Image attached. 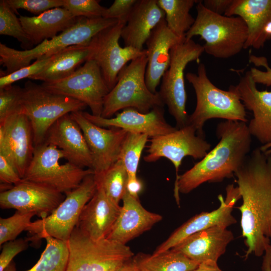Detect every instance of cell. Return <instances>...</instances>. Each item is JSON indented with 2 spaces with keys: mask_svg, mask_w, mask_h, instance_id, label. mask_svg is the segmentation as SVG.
I'll return each instance as SVG.
<instances>
[{
  "mask_svg": "<svg viewBox=\"0 0 271 271\" xmlns=\"http://www.w3.org/2000/svg\"><path fill=\"white\" fill-rule=\"evenodd\" d=\"M234 175L242 199L238 209L247 248L244 257L261 256L271 238V155L255 149Z\"/></svg>",
  "mask_w": 271,
  "mask_h": 271,
  "instance_id": "cell-1",
  "label": "cell"
},
{
  "mask_svg": "<svg viewBox=\"0 0 271 271\" xmlns=\"http://www.w3.org/2000/svg\"><path fill=\"white\" fill-rule=\"evenodd\" d=\"M219 141L191 169L179 175L174 197L180 205L179 193L187 194L205 182L217 183L234 176L249 153L251 135L246 122L224 120L216 127Z\"/></svg>",
  "mask_w": 271,
  "mask_h": 271,
  "instance_id": "cell-2",
  "label": "cell"
},
{
  "mask_svg": "<svg viewBox=\"0 0 271 271\" xmlns=\"http://www.w3.org/2000/svg\"><path fill=\"white\" fill-rule=\"evenodd\" d=\"M186 78L192 85L196 96V105L189 115L188 124L193 126L197 135L205 137L203 126L212 118L246 122L245 108L234 85L223 90L214 85L207 76L205 66L200 63L197 73L188 72Z\"/></svg>",
  "mask_w": 271,
  "mask_h": 271,
  "instance_id": "cell-3",
  "label": "cell"
},
{
  "mask_svg": "<svg viewBox=\"0 0 271 271\" xmlns=\"http://www.w3.org/2000/svg\"><path fill=\"white\" fill-rule=\"evenodd\" d=\"M117 23L116 19L103 17H78L73 26L30 50H18L0 43V63L6 68L2 76L30 65L32 60L51 57L69 46L88 45L96 34Z\"/></svg>",
  "mask_w": 271,
  "mask_h": 271,
  "instance_id": "cell-4",
  "label": "cell"
},
{
  "mask_svg": "<svg viewBox=\"0 0 271 271\" xmlns=\"http://www.w3.org/2000/svg\"><path fill=\"white\" fill-rule=\"evenodd\" d=\"M196 8L197 16L185 40L200 36L205 42L204 52L218 59L229 58L244 49L248 29L242 18L213 13L204 6L202 1H198Z\"/></svg>",
  "mask_w": 271,
  "mask_h": 271,
  "instance_id": "cell-5",
  "label": "cell"
},
{
  "mask_svg": "<svg viewBox=\"0 0 271 271\" xmlns=\"http://www.w3.org/2000/svg\"><path fill=\"white\" fill-rule=\"evenodd\" d=\"M147 54L133 60L119 72L116 83L105 97L100 116L109 118L120 110L133 108L147 113L164 107L158 91L154 93L146 82Z\"/></svg>",
  "mask_w": 271,
  "mask_h": 271,
  "instance_id": "cell-6",
  "label": "cell"
},
{
  "mask_svg": "<svg viewBox=\"0 0 271 271\" xmlns=\"http://www.w3.org/2000/svg\"><path fill=\"white\" fill-rule=\"evenodd\" d=\"M66 271H118L133 257L130 247L107 238L93 239L76 227L67 241Z\"/></svg>",
  "mask_w": 271,
  "mask_h": 271,
  "instance_id": "cell-7",
  "label": "cell"
},
{
  "mask_svg": "<svg viewBox=\"0 0 271 271\" xmlns=\"http://www.w3.org/2000/svg\"><path fill=\"white\" fill-rule=\"evenodd\" d=\"M87 105L73 98L49 91L41 84L27 81L23 87L22 112L29 119L35 147L42 144L54 123L63 116L83 111Z\"/></svg>",
  "mask_w": 271,
  "mask_h": 271,
  "instance_id": "cell-8",
  "label": "cell"
},
{
  "mask_svg": "<svg viewBox=\"0 0 271 271\" xmlns=\"http://www.w3.org/2000/svg\"><path fill=\"white\" fill-rule=\"evenodd\" d=\"M94 174L86 176L78 187L66 194L63 201L49 215L32 221L26 230L33 235L28 237L30 241L37 242L45 236L68 240L83 207L97 190Z\"/></svg>",
  "mask_w": 271,
  "mask_h": 271,
  "instance_id": "cell-9",
  "label": "cell"
},
{
  "mask_svg": "<svg viewBox=\"0 0 271 271\" xmlns=\"http://www.w3.org/2000/svg\"><path fill=\"white\" fill-rule=\"evenodd\" d=\"M204 52L203 46L192 39L184 40L170 51V63L161 80L158 93L164 105L176 122L178 129L188 125L189 115L186 109L187 93L184 71L190 62H200Z\"/></svg>",
  "mask_w": 271,
  "mask_h": 271,
  "instance_id": "cell-10",
  "label": "cell"
},
{
  "mask_svg": "<svg viewBox=\"0 0 271 271\" xmlns=\"http://www.w3.org/2000/svg\"><path fill=\"white\" fill-rule=\"evenodd\" d=\"M65 158L56 147L46 143L35 147L33 157L24 180L37 183L65 195L79 186L88 175L94 174L92 169L80 168L69 162L61 164Z\"/></svg>",
  "mask_w": 271,
  "mask_h": 271,
  "instance_id": "cell-11",
  "label": "cell"
},
{
  "mask_svg": "<svg viewBox=\"0 0 271 271\" xmlns=\"http://www.w3.org/2000/svg\"><path fill=\"white\" fill-rule=\"evenodd\" d=\"M52 92L67 96L85 103L91 114L100 116L109 89L97 63L87 60L70 76L41 84Z\"/></svg>",
  "mask_w": 271,
  "mask_h": 271,
  "instance_id": "cell-12",
  "label": "cell"
},
{
  "mask_svg": "<svg viewBox=\"0 0 271 271\" xmlns=\"http://www.w3.org/2000/svg\"><path fill=\"white\" fill-rule=\"evenodd\" d=\"M124 26L118 22L101 30L89 44L87 60H93L98 65L109 90L115 86L119 72L128 62L147 54L146 49L140 50L131 47H122L119 45Z\"/></svg>",
  "mask_w": 271,
  "mask_h": 271,
  "instance_id": "cell-13",
  "label": "cell"
},
{
  "mask_svg": "<svg viewBox=\"0 0 271 271\" xmlns=\"http://www.w3.org/2000/svg\"><path fill=\"white\" fill-rule=\"evenodd\" d=\"M144 160L156 162L162 158L169 160L176 170L174 187L179 177L178 171L183 159L190 156L195 160L203 159L211 145L205 137L197 135L195 128L188 124L168 134L152 138Z\"/></svg>",
  "mask_w": 271,
  "mask_h": 271,
  "instance_id": "cell-14",
  "label": "cell"
},
{
  "mask_svg": "<svg viewBox=\"0 0 271 271\" xmlns=\"http://www.w3.org/2000/svg\"><path fill=\"white\" fill-rule=\"evenodd\" d=\"M80 126L91 152L94 174L107 170L118 160L121 147L126 135L124 129L99 126L78 111L70 113Z\"/></svg>",
  "mask_w": 271,
  "mask_h": 271,
  "instance_id": "cell-15",
  "label": "cell"
},
{
  "mask_svg": "<svg viewBox=\"0 0 271 271\" xmlns=\"http://www.w3.org/2000/svg\"><path fill=\"white\" fill-rule=\"evenodd\" d=\"M224 199L221 195L218 197L220 205L211 212H202L196 215L177 228L153 254H157L170 250L191 235L208 228L221 226L227 228L236 223L232 214L233 207L241 195L238 187L233 184L226 188Z\"/></svg>",
  "mask_w": 271,
  "mask_h": 271,
  "instance_id": "cell-16",
  "label": "cell"
},
{
  "mask_svg": "<svg viewBox=\"0 0 271 271\" xmlns=\"http://www.w3.org/2000/svg\"><path fill=\"white\" fill-rule=\"evenodd\" d=\"M35 148L32 126L24 113H16L0 123V152L9 157L22 179Z\"/></svg>",
  "mask_w": 271,
  "mask_h": 271,
  "instance_id": "cell-17",
  "label": "cell"
},
{
  "mask_svg": "<svg viewBox=\"0 0 271 271\" xmlns=\"http://www.w3.org/2000/svg\"><path fill=\"white\" fill-rule=\"evenodd\" d=\"M65 195L46 186L24 180L1 192L0 207L34 212L43 218L63 201Z\"/></svg>",
  "mask_w": 271,
  "mask_h": 271,
  "instance_id": "cell-18",
  "label": "cell"
},
{
  "mask_svg": "<svg viewBox=\"0 0 271 271\" xmlns=\"http://www.w3.org/2000/svg\"><path fill=\"white\" fill-rule=\"evenodd\" d=\"M82 114L94 124L102 127L119 128L129 132L146 134L152 138L165 135L177 130L164 117L163 107H157L147 113L127 108L112 118L94 116L86 111Z\"/></svg>",
  "mask_w": 271,
  "mask_h": 271,
  "instance_id": "cell-19",
  "label": "cell"
},
{
  "mask_svg": "<svg viewBox=\"0 0 271 271\" xmlns=\"http://www.w3.org/2000/svg\"><path fill=\"white\" fill-rule=\"evenodd\" d=\"M235 87L245 108L253 113L247 125L250 134L262 145L271 143V91L258 90L249 70Z\"/></svg>",
  "mask_w": 271,
  "mask_h": 271,
  "instance_id": "cell-20",
  "label": "cell"
},
{
  "mask_svg": "<svg viewBox=\"0 0 271 271\" xmlns=\"http://www.w3.org/2000/svg\"><path fill=\"white\" fill-rule=\"evenodd\" d=\"M43 143L60 149L68 162L93 169L92 157L81 129L70 113L56 121L48 131Z\"/></svg>",
  "mask_w": 271,
  "mask_h": 271,
  "instance_id": "cell-21",
  "label": "cell"
},
{
  "mask_svg": "<svg viewBox=\"0 0 271 271\" xmlns=\"http://www.w3.org/2000/svg\"><path fill=\"white\" fill-rule=\"evenodd\" d=\"M122 200L123 205L106 238L126 244L150 229L162 219V216L146 209L139 198L130 195L127 191Z\"/></svg>",
  "mask_w": 271,
  "mask_h": 271,
  "instance_id": "cell-22",
  "label": "cell"
},
{
  "mask_svg": "<svg viewBox=\"0 0 271 271\" xmlns=\"http://www.w3.org/2000/svg\"><path fill=\"white\" fill-rule=\"evenodd\" d=\"M183 41L168 28L165 19L152 32L145 44L147 58L146 82L152 93L158 92L157 88L169 68L171 49Z\"/></svg>",
  "mask_w": 271,
  "mask_h": 271,
  "instance_id": "cell-23",
  "label": "cell"
},
{
  "mask_svg": "<svg viewBox=\"0 0 271 271\" xmlns=\"http://www.w3.org/2000/svg\"><path fill=\"white\" fill-rule=\"evenodd\" d=\"M233 239V233L226 227L215 226L191 235L171 249L199 264L217 261Z\"/></svg>",
  "mask_w": 271,
  "mask_h": 271,
  "instance_id": "cell-24",
  "label": "cell"
},
{
  "mask_svg": "<svg viewBox=\"0 0 271 271\" xmlns=\"http://www.w3.org/2000/svg\"><path fill=\"white\" fill-rule=\"evenodd\" d=\"M121 206L112 201L97 186L91 199L83 207L77 227L94 239L106 237L115 222Z\"/></svg>",
  "mask_w": 271,
  "mask_h": 271,
  "instance_id": "cell-25",
  "label": "cell"
},
{
  "mask_svg": "<svg viewBox=\"0 0 271 271\" xmlns=\"http://www.w3.org/2000/svg\"><path fill=\"white\" fill-rule=\"evenodd\" d=\"M165 18L157 0H137L121 31L125 46L144 49L152 32Z\"/></svg>",
  "mask_w": 271,
  "mask_h": 271,
  "instance_id": "cell-26",
  "label": "cell"
},
{
  "mask_svg": "<svg viewBox=\"0 0 271 271\" xmlns=\"http://www.w3.org/2000/svg\"><path fill=\"white\" fill-rule=\"evenodd\" d=\"M242 18L248 29L244 49H259L267 41L263 30L271 22V0H233L224 16Z\"/></svg>",
  "mask_w": 271,
  "mask_h": 271,
  "instance_id": "cell-27",
  "label": "cell"
},
{
  "mask_svg": "<svg viewBox=\"0 0 271 271\" xmlns=\"http://www.w3.org/2000/svg\"><path fill=\"white\" fill-rule=\"evenodd\" d=\"M22 26L34 45L52 39L73 26L78 18L63 7L50 9L36 16L19 17Z\"/></svg>",
  "mask_w": 271,
  "mask_h": 271,
  "instance_id": "cell-28",
  "label": "cell"
},
{
  "mask_svg": "<svg viewBox=\"0 0 271 271\" xmlns=\"http://www.w3.org/2000/svg\"><path fill=\"white\" fill-rule=\"evenodd\" d=\"M89 54V44L69 46L52 56L45 68L29 79L44 82L65 78L73 73L81 64L85 63Z\"/></svg>",
  "mask_w": 271,
  "mask_h": 271,
  "instance_id": "cell-29",
  "label": "cell"
},
{
  "mask_svg": "<svg viewBox=\"0 0 271 271\" xmlns=\"http://www.w3.org/2000/svg\"><path fill=\"white\" fill-rule=\"evenodd\" d=\"M133 259L142 271H192L200 264L171 249L157 254L140 253Z\"/></svg>",
  "mask_w": 271,
  "mask_h": 271,
  "instance_id": "cell-30",
  "label": "cell"
},
{
  "mask_svg": "<svg viewBox=\"0 0 271 271\" xmlns=\"http://www.w3.org/2000/svg\"><path fill=\"white\" fill-rule=\"evenodd\" d=\"M197 0H157L164 11L168 28L179 39L184 40L195 19L190 14Z\"/></svg>",
  "mask_w": 271,
  "mask_h": 271,
  "instance_id": "cell-31",
  "label": "cell"
},
{
  "mask_svg": "<svg viewBox=\"0 0 271 271\" xmlns=\"http://www.w3.org/2000/svg\"><path fill=\"white\" fill-rule=\"evenodd\" d=\"M46 246L37 262L26 271H66L68 259L67 241L54 238L50 236L43 237ZM4 271H16L12 261Z\"/></svg>",
  "mask_w": 271,
  "mask_h": 271,
  "instance_id": "cell-32",
  "label": "cell"
},
{
  "mask_svg": "<svg viewBox=\"0 0 271 271\" xmlns=\"http://www.w3.org/2000/svg\"><path fill=\"white\" fill-rule=\"evenodd\" d=\"M94 175L97 186L112 201L119 204L126 192L128 178L122 163L118 160L107 170Z\"/></svg>",
  "mask_w": 271,
  "mask_h": 271,
  "instance_id": "cell-33",
  "label": "cell"
},
{
  "mask_svg": "<svg viewBox=\"0 0 271 271\" xmlns=\"http://www.w3.org/2000/svg\"><path fill=\"white\" fill-rule=\"evenodd\" d=\"M149 138L146 134L127 132L118 160L124 166L128 178L137 177L141 157Z\"/></svg>",
  "mask_w": 271,
  "mask_h": 271,
  "instance_id": "cell-34",
  "label": "cell"
},
{
  "mask_svg": "<svg viewBox=\"0 0 271 271\" xmlns=\"http://www.w3.org/2000/svg\"><path fill=\"white\" fill-rule=\"evenodd\" d=\"M0 34L12 36L21 43L24 50L34 48L26 33L19 18L10 8L6 0L0 1Z\"/></svg>",
  "mask_w": 271,
  "mask_h": 271,
  "instance_id": "cell-35",
  "label": "cell"
},
{
  "mask_svg": "<svg viewBox=\"0 0 271 271\" xmlns=\"http://www.w3.org/2000/svg\"><path fill=\"white\" fill-rule=\"evenodd\" d=\"M36 214L31 212L17 210L12 216L0 218V245L13 240L23 231L26 230L31 219Z\"/></svg>",
  "mask_w": 271,
  "mask_h": 271,
  "instance_id": "cell-36",
  "label": "cell"
},
{
  "mask_svg": "<svg viewBox=\"0 0 271 271\" xmlns=\"http://www.w3.org/2000/svg\"><path fill=\"white\" fill-rule=\"evenodd\" d=\"M22 92L23 88L17 85L0 88V123L13 114L22 112Z\"/></svg>",
  "mask_w": 271,
  "mask_h": 271,
  "instance_id": "cell-37",
  "label": "cell"
},
{
  "mask_svg": "<svg viewBox=\"0 0 271 271\" xmlns=\"http://www.w3.org/2000/svg\"><path fill=\"white\" fill-rule=\"evenodd\" d=\"M97 0H63V8L76 18H97L104 17L106 8Z\"/></svg>",
  "mask_w": 271,
  "mask_h": 271,
  "instance_id": "cell-38",
  "label": "cell"
},
{
  "mask_svg": "<svg viewBox=\"0 0 271 271\" xmlns=\"http://www.w3.org/2000/svg\"><path fill=\"white\" fill-rule=\"evenodd\" d=\"M10 8L17 14L20 9L37 16L50 9L63 7V0H6Z\"/></svg>",
  "mask_w": 271,
  "mask_h": 271,
  "instance_id": "cell-39",
  "label": "cell"
},
{
  "mask_svg": "<svg viewBox=\"0 0 271 271\" xmlns=\"http://www.w3.org/2000/svg\"><path fill=\"white\" fill-rule=\"evenodd\" d=\"M51 57H42L36 60L30 65L23 67L11 74L0 77V88L11 85L17 81L29 78L42 71L49 63Z\"/></svg>",
  "mask_w": 271,
  "mask_h": 271,
  "instance_id": "cell-40",
  "label": "cell"
},
{
  "mask_svg": "<svg viewBox=\"0 0 271 271\" xmlns=\"http://www.w3.org/2000/svg\"><path fill=\"white\" fill-rule=\"evenodd\" d=\"M29 242L27 237L16 239L4 243L0 254V271H4L18 254L26 250Z\"/></svg>",
  "mask_w": 271,
  "mask_h": 271,
  "instance_id": "cell-41",
  "label": "cell"
},
{
  "mask_svg": "<svg viewBox=\"0 0 271 271\" xmlns=\"http://www.w3.org/2000/svg\"><path fill=\"white\" fill-rule=\"evenodd\" d=\"M137 0H115L106 9L103 18L116 19L125 25L133 7Z\"/></svg>",
  "mask_w": 271,
  "mask_h": 271,
  "instance_id": "cell-42",
  "label": "cell"
},
{
  "mask_svg": "<svg viewBox=\"0 0 271 271\" xmlns=\"http://www.w3.org/2000/svg\"><path fill=\"white\" fill-rule=\"evenodd\" d=\"M249 61L256 66H262L266 69L265 71H263L254 67L250 68L249 71L255 83L262 84L267 87L270 86L271 68L268 64L266 58L263 56L259 57L251 55L249 57Z\"/></svg>",
  "mask_w": 271,
  "mask_h": 271,
  "instance_id": "cell-43",
  "label": "cell"
},
{
  "mask_svg": "<svg viewBox=\"0 0 271 271\" xmlns=\"http://www.w3.org/2000/svg\"><path fill=\"white\" fill-rule=\"evenodd\" d=\"M23 180L9 157L0 152L1 183L14 186Z\"/></svg>",
  "mask_w": 271,
  "mask_h": 271,
  "instance_id": "cell-44",
  "label": "cell"
},
{
  "mask_svg": "<svg viewBox=\"0 0 271 271\" xmlns=\"http://www.w3.org/2000/svg\"><path fill=\"white\" fill-rule=\"evenodd\" d=\"M233 0H204L202 3L208 10L215 14L224 15Z\"/></svg>",
  "mask_w": 271,
  "mask_h": 271,
  "instance_id": "cell-45",
  "label": "cell"
},
{
  "mask_svg": "<svg viewBox=\"0 0 271 271\" xmlns=\"http://www.w3.org/2000/svg\"><path fill=\"white\" fill-rule=\"evenodd\" d=\"M142 183L137 177L128 178L126 191L130 195L139 198V194L142 190Z\"/></svg>",
  "mask_w": 271,
  "mask_h": 271,
  "instance_id": "cell-46",
  "label": "cell"
},
{
  "mask_svg": "<svg viewBox=\"0 0 271 271\" xmlns=\"http://www.w3.org/2000/svg\"><path fill=\"white\" fill-rule=\"evenodd\" d=\"M262 271H271V244H268L264 253L261 265Z\"/></svg>",
  "mask_w": 271,
  "mask_h": 271,
  "instance_id": "cell-47",
  "label": "cell"
},
{
  "mask_svg": "<svg viewBox=\"0 0 271 271\" xmlns=\"http://www.w3.org/2000/svg\"><path fill=\"white\" fill-rule=\"evenodd\" d=\"M199 271H222L218 266L217 261L208 260L200 263Z\"/></svg>",
  "mask_w": 271,
  "mask_h": 271,
  "instance_id": "cell-48",
  "label": "cell"
},
{
  "mask_svg": "<svg viewBox=\"0 0 271 271\" xmlns=\"http://www.w3.org/2000/svg\"><path fill=\"white\" fill-rule=\"evenodd\" d=\"M118 271H142L137 265L133 258L126 262Z\"/></svg>",
  "mask_w": 271,
  "mask_h": 271,
  "instance_id": "cell-49",
  "label": "cell"
},
{
  "mask_svg": "<svg viewBox=\"0 0 271 271\" xmlns=\"http://www.w3.org/2000/svg\"><path fill=\"white\" fill-rule=\"evenodd\" d=\"M260 150L266 154L271 155V143L262 145L259 147Z\"/></svg>",
  "mask_w": 271,
  "mask_h": 271,
  "instance_id": "cell-50",
  "label": "cell"
},
{
  "mask_svg": "<svg viewBox=\"0 0 271 271\" xmlns=\"http://www.w3.org/2000/svg\"><path fill=\"white\" fill-rule=\"evenodd\" d=\"M192 271H199V268L198 267L197 268H196V269H194L193 270H192Z\"/></svg>",
  "mask_w": 271,
  "mask_h": 271,
  "instance_id": "cell-51",
  "label": "cell"
}]
</instances>
